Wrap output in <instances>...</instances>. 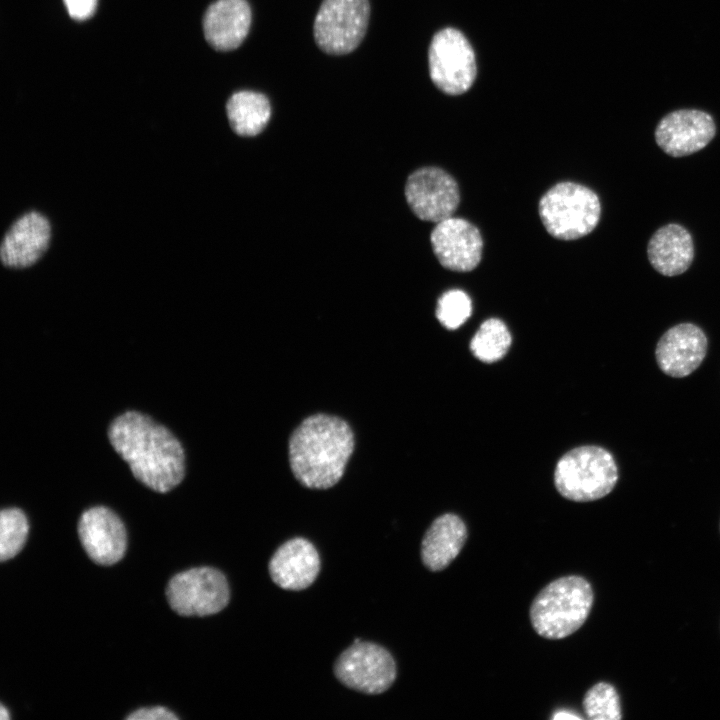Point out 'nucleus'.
<instances>
[{
	"mask_svg": "<svg viewBox=\"0 0 720 720\" xmlns=\"http://www.w3.org/2000/svg\"><path fill=\"white\" fill-rule=\"evenodd\" d=\"M67 12L75 20H86L91 17L97 7V0H63Z\"/></svg>",
	"mask_w": 720,
	"mask_h": 720,
	"instance_id": "obj_25",
	"label": "nucleus"
},
{
	"mask_svg": "<svg viewBox=\"0 0 720 720\" xmlns=\"http://www.w3.org/2000/svg\"><path fill=\"white\" fill-rule=\"evenodd\" d=\"M539 215L547 232L560 240H574L591 233L601 215L598 195L573 182L558 183L539 201Z\"/></svg>",
	"mask_w": 720,
	"mask_h": 720,
	"instance_id": "obj_5",
	"label": "nucleus"
},
{
	"mask_svg": "<svg viewBox=\"0 0 720 720\" xmlns=\"http://www.w3.org/2000/svg\"><path fill=\"white\" fill-rule=\"evenodd\" d=\"M78 534L87 555L97 564L112 565L126 551L125 527L120 518L106 507L86 510L80 517Z\"/></svg>",
	"mask_w": 720,
	"mask_h": 720,
	"instance_id": "obj_14",
	"label": "nucleus"
},
{
	"mask_svg": "<svg viewBox=\"0 0 720 720\" xmlns=\"http://www.w3.org/2000/svg\"><path fill=\"white\" fill-rule=\"evenodd\" d=\"M354 447V433L344 419L325 413L313 414L290 436V468L306 488L327 489L344 475Z\"/></svg>",
	"mask_w": 720,
	"mask_h": 720,
	"instance_id": "obj_2",
	"label": "nucleus"
},
{
	"mask_svg": "<svg viewBox=\"0 0 720 720\" xmlns=\"http://www.w3.org/2000/svg\"><path fill=\"white\" fill-rule=\"evenodd\" d=\"M428 61L433 83L446 94H463L475 80L474 51L465 36L454 28H445L434 35Z\"/></svg>",
	"mask_w": 720,
	"mask_h": 720,
	"instance_id": "obj_9",
	"label": "nucleus"
},
{
	"mask_svg": "<svg viewBox=\"0 0 720 720\" xmlns=\"http://www.w3.org/2000/svg\"><path fill=\"white\" fill-rule=\"evenodd\" d=\"M369 18V0H323L314 19V40L329 55L349 54L363 41Z\"/></svg>",
	"mask_w": 720,
	"mask_h": 720,
	"instance_id": "obj_6",
	"label": "nucleus"
},
{
	"mask_svg": "<svg viewBox=\"0 0 720 720\" xmlns=\"http://www.w3.org/2000/svg\"><path fill=\"white\" fill-rule=\"evenodd\" d=\"M109 440L133 475L150 489L166 493L184 477L181 443L149 416L127 411L111 423Z\"/></svg>",
	"mask_w": 720,
	"mask_h": 720,
	"instance_id": "obj_1",
	"label": "nucleus"
},
{
	"mask_svg": "<svg viewBox=\"0 0 720 720\" xmlns=\"http://www.w3.org/2000/svg\"><path fill=\"white\" fill-rule=\"evenodd\" d=\"M511 343L512 336L505 323L490 318L480 325L470 342V349L480 361L493 363L506 355Z\"/></svg>",
	"mask_w": 720,
	"mask_h": 720,
	"instance_id": "obj_21",
	"label": "nucleus"
},
{
	"mask_svg": "<svg viewBox=\"0 0 720 720\" xmlns=\"http://www.w3.org/2000/svg\"><path fill=\"white\" fill-rule=\"evenodd\" d=\"M552 719H554V720L581 719V717L570 711L561 710V711L555 712L554 715L552 716Z\"/></svg>",
	"mask_w": 720,
	"mask_h": 720,
	"instance_id": "obj_27",
	"label": "nucleus"
},
{
	"mask_svg": "<svg viewBox=\"0 0 720 720\" xmlns=\"http://www.w3.org/2000/svg\"><path fill=\"white\" fill-rule=\"evenodd\" d=\"M708 339L696 324L684 322L669 328L655 348L659 369L667 376L683 378L693 373L703 362Z\"/></svg>",
	"mask_w": 720,
	"mask_h": 720,
	"instance_id": "obj_13",
	"label": "nucleus"
},
{
	"mask_svg": "<svg viewBox=\"0 0 720 720\" xmlns=\"http://www.w3.org/2000/svg\"><path fill=\"white\" fill-rule=\"evenodd\" d=\"M226 114L232 130L240 136L260 134L271 117V104L266 95L241 90L233 93L226 103Z\"/></svg>",
	"mask_w": 720,
	"mask_h": 720,
	"instance_id": "obj_20",
	"label": "nucleus"
},
{
	"mask_svg": "<svg viewBox=\"0 0 720 720\" xmlns=\"http://www.w3.org/2000/svg\"><path fill=\"white\" fill-rule=\"evenodd\" d=\"M471 313V299L462 290H449L438 299L436 317L447 329H457L471 316Z\"/></svg>",
	"mask_w": 720,
	"mask_h": 720,
	"instance_id": "obj_24",
	"label": "nucleus"
},
{
	"mask_svg": "<svg viewBox=\"0 0 720 720\" xmlns=\"http://www.w3.org/2000/svg\"><path fill=\"white\" fill-rule=\"evenodd\" d=\"M268 570L272 581L282 589L299 591L309 587L320 572V557L307 539L292 538L272 555Z\"/></svg>",
	"mask_w": 720,
	"mask_h": 720,
	"instance_id": "obj_16",
	"label": "nucleus"
},
{
	"mask_svg": "<svg viewBox=\"0 0 720 720\" xmlns=\"http://www.w3.org/2000/svg\"><path fill=\"white\" fill-rule=\"evenodd\" d=\"M583 709L590 720H619L622 718L620 697L616 688L607 682L593 685L583 698Z\"/></svg>",
	"mask_w": 720,
	"mask_h": 720,
	"instance_id": "obj_22",
	"label": "nucleus"
},
{
	"mask_svg": "<svg viewBox=\"0 0 720 720\" xmlns=\"http://www.w3.org/2000/svg\"><path fill=\"white\" fill-rule=\"evenodd\" d=\"M252 10L247 0H216L203 16L207 43L217 51L238 48L249 34Z\"/></svg>",
	"mask_w": 720,
	"mask_h": 720,
	"instance_id": "obj_17",
	"label": "nucleus"
},
{
	"mask_svg": "<svg viewBox=\"0 0 720 720\" xmlns=\"http://www.w3.org/2000/svg\"><path fill=\"white\" fill-rule=\"evenodd\" d=\"M129 720H175L178 717L169 709L162 706L141 708L126 717Z\"/></svg>",
	"mask_w": 720,
	"mask_h": 720,
	"instance_id": "obj_26",
	"label": "nucleus"
},
{
	"mask_svg": "<svg viewBox=\"0 0 720 720\" xmlns=\"http://www.w3.org/2000/svg\"><path fill=\"white\" fill-rule=\"evenodd\" d=\"M51 236L48 219L37 211L20 216L7 230L0 245V260L9 269H23L46 252Z\"/></svg>",
	"mask_w": 720,
	"mask_h": 720,
	"instance_id": "obj_15",
	"label": "nucleus"
},
{
	"mask_svg": "<svg viewBox=\"0 0 720 720\" xmlns=\"http://www.w3.org/2000/svg\"><path fill=\"white\" fill-rule=\"evenodd\" d=\"M593 601L592 586L584 577H560L534 598L529 611L532 627L543 638H565L584 624Z\"/></svg>",
	"mask_w": 720,
	"mask_h": 720,
	"instance_id": "obj_3",
	"label": "nucleus"
},
{
	"mask_svg": "<svg viewBox=\"0 0 720 720\" xmlns=\"http://www.w3.org/2000/svg\"><path fill=\"white\" fill-rule=\"evenodd\" d=\"M613 455L597 445H585L565 453L557 462L554 484L566 499L595 501L608 495L618 481Z\"/></svg>",
	"mask_w": 720,
	"mask_h": 720,
	"instance_id": "obj_4",
	"label": "nucleus"
},
{
	"mask_svg": "<svg viewBox=\"0 0 720 720\" xmlns=\"http://www.w3.org/2000/svg\"><path fill=\"white\" fill-rule=\"evenodd\" d=\"M647 256L658 273L669 277L680 275L691 266L694 259L692 236L679 224L662 226L651 236Z\"/></svg>",
	"mask_w": 720,
	"mask_h": 720,
	"instance_id": "obj_18",
	"label": "nucleus"
},
{
	"mask_svg": "<svg viewBox=\"0 0 720 720\" xmlns=\"http://www.w3.org/2000/svg\"><path fill=\"white\" fill-rule=\"evenodd\" d=\"M336 678L346 687L365 694H381L394 683L396 663L384 647L356 638L334 664Z\"/></svg>",
	"mask_w": 720,
	"mask_h": 720,
	"instance_id": "obj_8",
	"label": "nucleus"
},
{
	"mask_svg": "<svg viewBox=\"0 0 720 720\" xmlns=\"http://www.w3.org/2000/svg\"><path fill=\"white\" fill-rule=\"evenodd\" d=\"M28 521L18 508H8L0 514V559L13 558L23 548L27 534Z\"/></svg>",
	"mask_w": 720,
	"mask_h": 720,
	"instance_id": "obj_23",
	"label": "nucleus"
},
{
	"mask_svg": "<svg viewBox=\"0 0 720 720\" xmlns=\"http://www.w3.org/2000/svg\"><path fill=\"white\" fill-rule=\"evenodd\" d=\"M170 607L182 616H208L223 610L230 600L224 574L213 567H196L173 576L166 588Z\"/></svg>",
	"mask_w": 720,
	"mask_h": 720,
	"instance_id": "obj_7",
	"label": "nucleus"
},
{
	"mask_svg": "<svg viewBox=\"0 0 720 720\" xmlns=\"http://www.w3.org/2000/svg\"><path fill=\"white\" fill-rule=\"evenodd\" d=\"M430 240L438 261L449 270L468 272L476 268L481 260V234L465 219L449 217L438 222Z\"/></svg>",
	"mask_w": 720,
	"mask_h": 720,
	"instance_id": "obj_12",
	"label": "nucleus"
},
{
	"mask_svg": "<svg viewBox=\"0 0 720 720\" xmlns=\"http://www.w3.org/2000/svg\"><path fill=\"white\" fill-rule=\"evenodd\" d=\"M712 116L696 109H681L664 116L656 126L655 141L669 156L684 157L706 147L714 138Z\"/></svg>",
	"mask_w": 720,
	"mask_h": 720,
	"instance_id": "obj_11",
	"label": "nucleus"
},
{
	"mask_svg": "<svg viewBox=\"0 0 720 720\" xmlns=\"http://www.w3.org/2000/svg\"><path fill=\"white\" fill-rule=\"evenodd\" d=\"M9 717H10V716H9V712H8L7 709L4 707V705L1 704V706H0V719H1V720H7V719H9Z\"/></svg>",
	"mask_w": 720,
	"mask_h": 720,
	"instance_id": "obj_28",
	"label": "nucleus"
},
{
	"mask_svg": "<svg viewBox=\"0 0 720 720\" xmlns=\"http://www.w3.org/2000/svg\"><path fill=\"white\" fill-rule=\"evenodd\" d=\"M405 197L419 219L435 223L452 217L460 202L456 181L437 167L414 171L407 179Z\"/></svg>",
	"mask_w": 720,
	"mask_h": 720,
	"instance_id": "obj_10",
	"label": "nucleus"
},
{
	"mask_svg": "<svg viewBox=\"0 0 720 720\" xmlns=\"http://www.w3.org/2000/svg\"><path fill=\"white\" fill-rule=\"evenodd\" d=\"M467 539L464 521L456 514L437 517L421 542V560L430 571L445 569L460 553Z\"/></svg>",
	"mask_w": 720,
	"mask_h": 720,
	"instance_id": "obj_19",
	"label": "nucleus"
}]
</instances>
